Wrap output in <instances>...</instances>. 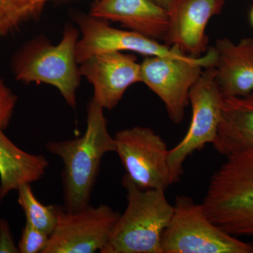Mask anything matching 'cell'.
<instances>
[{"label": "cell", "instance_id": "1", "mask_svg": "<svg viewBox=\"0 0 253 253\" xmlns=\"http://www.w3.org/2000/svg\"><path fill=\"white\" fill-rule=\"evenodd\" d=\"M45 146L63 162V208L74 212L89 206L102 158L108 153L116 152V141L108 129L104 109L91 99L84 134L69 140L49 141Z\"/></svg>", "mask_w": 253, "mask_h": 253}, {"label": "cell", "instance_id": "2", "mask_svg": "<svg viewBox=\"0 0 253 253\" xmlns=\"http://www.w3.org/2000/svg\"><path fill=\"white\" fill-rule=\"evenodd\" d=\"M226 158L211 176L202 204L205 212L228 234L253 237V148Z\"/></svg>", "mask_w": 253, "mask_h": 253}, {"label": "cell", "instance_id": "3", "mask_svg": "<svg viewBox=\"0 0 253 253\" xmlns=\"http://www.w3.org/2000/svg\"><path fill=\"white\" fill-rule=\"evenodd\" d=\"M79 35L77 28L68 26L55 45L43 36L26 42L11 59L15 79L25 84L44 83L53 86L66 104L75 109L82 77L76 60Z\"/></svg>", "mask_w": 253, "mask_h": 253}, {"label": "cell", "instance_id": "4", "mask_svg": "<svg viewBox=\"0 0 253 253\" xmlns=\"http://www.w3.org/2000/svg\"><path fill=\"white\" fill-rule=\"evenodd\" d=\"M127 205L101 253H163L162 236L173 212L165 191L138 187L125 174Z\"/></svg>", "mask_w": 253, "mask_h": 253}, {"label": "cell", "instance_id": "5", "mask_svg": "<svg viewBox=\"0 0 253 253\" xmlns=\"http://www.w3.org/2000/svg\"><path fill=\"white\" fill-rule=\"evenodd\" d=\"M162 236L163 253H253V244L228 234L208 217L202 204L176 197Z\"/></svg>", "mask_w": 253, "mask_h": 253}, {"label": "cell", "instance_id": "6", "mask_svg": "<svg viewBox=\"0 0 253 253\" xmlns=\"http://www.w3.org/2000/svg\"><path fill=\"white\" fill-rule=\"evenodd\" d=\"M224 97L216 79L214 66L205 68L189 91L192 118L187 132L168 152V166L172 184L179 181L189 156L212 144L217 139Z\"/></svg>", "mask_w": 253, "mask_h": 253}, {"label": "cell", "instance_id": "7", "mask_svg": "<svg viewBox=\"0 0 253 253\" xmlns=\"http://www.w3.org/2000/svg\"><path fill=\"white\" fill-rule=\"evenodd\" d=\"M215 61L214 47L209 48L206 54L199 57L146 56L141 63V83L157 95L171 121L179 124L182 122L189 104L191 86L204 68L214 66Z\"/></svg>", "mask_w": 253, "mask_h": 253}, {"label": "cell", "instance_id": "8", "mask_svg": "<svg viewBox=\"0 0 253 253\" xmlns=\"http://www.w3.org/2000/svg\"><path fill=\"white\" fill-rule=\"evenodd\" d=\"M117 153L126 175L143 189L166 191L172 184L168 166L167 144L151 128L136 126L114 136Z\"/></svg>", "mask_w": 253, "mask_h": 253}, {"label": "cell", "instance_id": "9", "mask_svg": "<svg viewBox=\"0 0 253 253\" xmlns=\"http://www.w3.org/2000/svg\"><path fill=\"white\" fill-rule=\"evenodd\" d=\"M56 224L42 253H100L121 214L106 205L71 212L56 205Z\"/></svg>", "mask_w": 253, "mask_h": 253}, {"label": "cell", "instance_id": "10", "mask_svg": "<svg viewBox=\"0 0 253 253\" xmlns=\"http://www.w3.org/2000/svg\"><path fill=\"white\" fill-rule=\"evenodd\" d=\"M77 23L80 37L76 46L78 64L94 55L121 51L133 52L146 56L182 58L183 54L175 46L163 44L156 40L130 30L113 27L107 21L90 14L78 13L73 16Z\"/></svg>", "mask_w": 253, "mask_h": 253}, {"label": "cell", "instance_id": "11", "mask_svg": "<svg viewBox=\"0 0 253 253\" xmlns=\"http://www.w3.org/2000/svg\"><path fill=\"white\" fill-rule=\"evenodd\" d=\"M81 76L94 88L92 99L103 109L113 110L126 89L141 83V63L121 51L94 55L79 64Z\"/></svg>", "mask_w": 253, "mask_h": 253}, {"label": "cell", "instance_id": "12", "mask_svg": "<svg viewBox=\"0 0 253 253\" xmlns=\"http://www.w3.org/2000/svg\"><path fill=\"white\" fill-rule=\"evenodd\" d=\"M224 4L225 0H173L168 9V45L194 57L206 54L209 49L206 28Z\"/></svg>", "mask_w": 253, "mask_h": 253}, {"label": "cell", "instance_id": "13", "mask_svg": "<svg viewBox=\"0 0 253 253\" xmlns=\"http://www.w3.org/2000/svg\"><path fill=\"white\" fill-rule=\"evenodd\" d=\"M89 14L156 41L167 37L169 12L154 0H96Z\"/></svg>", "mask_w": 253, "mask_h": 253}, {"label": "cell", "instance_id": "14", "mask_svg": "<svg viewBox=\"0 0 253 253\" xmlns=\"http://www.w3.org/2000/svg\"><path fill=\"white\" fill-rule=\"evenodd\" d=\"M216 52V79L224 98L247 96L253 91V38L235 43L221 38L213 46Z\"/></svg>", "mask_w": 253, "mask_h": 253}, {"label": "cell", "instance_id": "15", "mask_svg": "<svg viewBox=\"0 0 253 253\" xmlns=\"http://www.w3.org/2000/svg\"><path fill=\"white\" fill-rule=\"evenodd\" d=\"M212 146L225 157L253 148V91L247 96L224 98L217 139Z\"/></svg>", "mask_w": 253, "mask_h": 253}, {"label": "cell", "instance_id": "16", "mask_svg": "<svg viewBox=\"0 0 253 253\" xmlns=\"http://www.w3.org/2000/svg\"><path fill=\"white\" fill-rule=\"evenodd\" d=\"M0 129V190L6 197L24 184L40 180L49 163L43 155L29 154L20 149Z\"/></svg>", "mask_w": 253, "mask_h": 253}, {"label": "cell", "instance_id": "17", "mask_svg": "<svg viewBox=\"0 0 253 253\" xmlns=\"http://www.w3.org/2000/svg\"><path fill=\"white\" fill-rule=\"evenodd\" d=\"M71 0H0V38L14 34L41 17L54 3Z\"/></svg>", "mask_w": 253, "mask_h": 253}, {"label": "cell", "instance_id": "18", "mask_svg": "<svg viewBox=\"0 0 253 253\" xmlns=\"http://www.w3.org/2000/svg\"><path fill=\"white\" fill-rule=\"evenodd\" d=\"M18 203L26 215V222L51 235L56 224V205L42 204L31 184H24L18 189Z\"/></svg>", "mask_w": 253, "mask_h": 253}, {"label": "cell", "instance_id": "19", "mask_svg": "<svg viewBox=\"0 0 253 253\" xmlns=\"http://www.w3.org/2000/svg\"><path fill=\"white\" fill-rule=\"evenodd\" d=\"M49 239V234L26 222L18 244L19 253H42Z\"/></svg>", "mask_w": 253, "mask_h": 253}, {"label": "cell", "instance_id": "20", "mask_svg": "<svg viewBox=\"0 0 253 253\" xmlns=\"http://www.w3.org/2000/svg\"><path fill=\"white\" fill-rule=\"evenodd\" d=\"M18 97L0 78V129L5 130L9 126Z\"/></svg>", "mask_w": 253, "mask_h": 253}, {"label": "cell", "instance_id": "21", "mask_svg": "<svg viewBox=\"0 0 253 253\" xmlns=\"http://www.w3.org/2000/svg\"><path fill=\"white\" fill-rule=\"evenodd\" d=\"M18 246H16L11 228L7 221L0 220V253H18Z\"/></svg>", "mask_w": 253, "mask_h": 253}, {"label": "cell", "instance_id": "22", "mask_svg": "<svg viewBox=\"0 0 253 253\" xmlns=\"http://www.w3.org/2000/svg\"><path fill=\"white\" fill-rule=\"evenodd\" d=\"M154 1L168 11L169 8L170 7L171 4H172L173 0H154Z\"/></svg>", "mask_w": 253, "mask_h": 253}, {"label": "cell", "instance_id": "23", "mask_svg": "<svg viewBox=\"0 0 253 253\" xmlns=\"http://www.w3.org/2000/svg\"><path fill=\"white\" fill-rule=\"evenodd\" d=\"M249 20L250 22H251V26H252L253 28V6L252 9H251V11H250Z\"/></svg>", "mask_w": 253, "mask_h": 253}, {"label": "cell", "instance_id": "24", "mask_svg": "<svg viewBox=\"0 0 253 253\" xmlns=\"http://www.w3.org/2000/svg\"><path fill=\"white\" fill-rule=\"evenodd\" d=\"M4 196H3L2 193H1V190H0V208H1V203H2L3 199H4ZM1 218H0L1 220Z\"/></svg>", "mask_w": 253, "mask_h": 253}]
</instances>
